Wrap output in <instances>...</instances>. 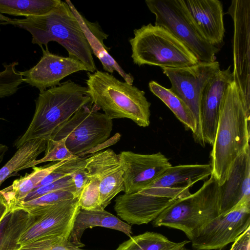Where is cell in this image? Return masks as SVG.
I'll use <instances>...</instances> for the list:
<instances>
[{
	"label": "cell",
	"instance_id": "cell-25",
	"mask_svg": "<svg viewBox=\"0 0 250 250\" xmlns=\"http://www.w3.org/2000/svg\"><path fill=\"white\" fill-rule=\"evenodd\" d=\"M47 141L33 139L25 142L20 147L13 156L0 169V186L8 178L20 171L37 158L46 148Z\"/></svg>",
	"mask_w": 250,
	"mask_h": 250
},
{
	"label": "cell",
	"instance_id": "cell-11",
	"mask_svg": "<svg viewBox=\"0 0 250 250\" xmlns=\"http://www.w3.org/2000/svg\"><path fill=\"white\" fill-rule=\"evenodd\" d=\"M250 228V201H243L195 231L189 239L195 250H221Z\"/></svg>",
	"mask_w": 250,
	"mask_h": 250
},
{
	"label": "cell",
	"instance_id": "cell-19",
	"mask_svg": "<svg viewBox=\"0 0 250 250\" xmlns=\"http://www.w3.org/2000/svg\"><path fill=\"white\" fill-rule=\"evenodd\" d=\"M220 214L243 201H250V146L233 162L227 180L219 186Z\"/></svg>",
	"mask_w": 250,
	"mask_h": 250
},
{
	"label": "cell",
	"instance_id": "cell-24",
	"mask_svg": "<svg viewBox=\"0 0 250 250\" xmlns=\"http://www.w3.org/2000/svg\"><path fill=\"white\" fill-rule=\"evenodd\" d=\"M65 161L53 162L39 167L34 166L30 173L15 180L11 185L0 191L8 204L20 201L33 191L45 176Z\"/></svg>",
	"mask_w": 250,
	"mask_h": 250
},
{
	"label": "cell",
	"instance_id": "cell-27",
	"mask_svg": "<svg viewBox=\"0 0 250 250\" xmlns=\"http://www.w3.org/2000/svg\"><path fill=\"white\" fill-rule=\"evenodd\" d=\"M61 0H0V14L25 18L46 14L55 9Z\"/></svg>",
	"mask_w": 250,
	"mask_h": 250
},
{
	"label": "cell",
	"instance_id": "cell-28",
	"mask_svg": "<svg viewBox=\"0 0 250 250\" xmlns=\"http://www.w3.org/2000/svg\"><path fill=\"white\" fill-rule=\"evenodd\" d=\"M179 243L171 241L160 233L146 231L131 236L115 250H168Z\"/></svg>",
	"mask_w": 250,
	"mask_h": 250
},
{
	"label": "cell",
	"instance_id": "cell-13",
	"mask_svg": "<svg viewBox=\"0 0 250 250\" xmlns=\"http://www.w3.org/2000/svg\"><path fill=\"white\" fill-rule=\"evenodd\" d=\"M80 208L79 199L76 198L28 211L35 215L36 219L22 234L20 244L22 246L40 238L61 237L68 239Z\"/></svg>",
	"mask_w": 250,
	"mask_h": 250
},
{
	"label": "cell",
	"instance_id": "cell-10",
	"mask_svg": "<svg viewBox=\"0 0 250 250\" xmlns=\"http://www.w3.org/2000/svg\"><path fill=\"white\" fill-rule=\"evenodd\" d=\"M169 79L170 90L186 104L195 120L197 130L195 141L204 146L201 134L200 101L204 88L209 80L220 70L218 62H199L182 68H162Z\"/></svg>",
	"mask_w": 250,
	"mask_h": 250
},
{
	"label": "cell",
	"instance_id": "cell-22",
	"mask_svg": "<svg viewBox=\"0 0 250 250\" xmlns=\"http://www.w3.org/2000/svg\"><path fill=\"white\" fill-rule=\"evenodd\" d=\"M211 174L210 164L171 166L147 188H190Z\"/></svg>",
	"mask_w": 250,
	"mask_h": 250
},
{
	"label": "cell",
	"instance_id": "cell-12",
	"mask_svg": "<svg viewBox=\"0 0 250 250\" xmlns=\"http://www.w3.org/2000/svg\"><path fill=\"white\" fill-rule=\"evenodd\" d=\"M227 14L233 23V81L250 109V0H232Z\"/></svg>",
	"mask_w": 250,
	"mask_h": 250
},
{
	"label": "cell",
	"instance_id": "cell-6",
	"mask_svg": "<svg viewBox=\"0 0 250 250\" xmlns=\"http://www.w3.org/2000/svg\"><path fill=\"white\" fill-rule=\"evenodd\" d=\"M219 197V184L211 175L195 193L166 208L152 225L179 229L190 239L195 231L220 215Z\"/></svg>",
	"mask_w": 250,
	"mask_h": 250
},
{
	"label": "cell",
	"instance_id": "cell-23",
	"mask_svg": "<svg viewBox=\"0 0 250 250\" xmlns=\"http://www.w3.org/2000/svg\"><path fill=\"white\" fill-rule=\"evenodd\" d=\"M36 219L25 209L10 210L0 222V250H19L21 237Z\"/></svg>",
	"mask_w": 250,
	"mask_h": 250
},
{
	"label": "cell",
	"instance_id": "cell-20",
	"mask_svg": "<svg viewBox=\"0 0 250 250\" xmlns=\"http://www.w3.org/2000/svg\"><path fill=\"white\" fill-rule=\"evenodd\" d=\"M78 21L84 34L92 53L100 61L103 69L107 72L113 73L116 71L129 84L133 85L134 78L130 73L125 72L115 60L110 55L104 40L108 35L105 33L98 23L87 21L76 9L69 0H65Z\"/></svg>",
	"mask_w": 250,
	"mask_h": 250
},
{
	"label": "cell",
	"instance_id": "cell-18",
	"mask_svg": "<svg viewBox=\"0 0 250 250\" xmlns=\"http://www.w3.org/2000/svg\"><path fill=\"white\" fill-rule=\"evenodd\" d=\"M203 37L218 48L224 44L225 27L223 4L218 0H179Z\"/></svg>",
	"mask_w": 250,
	"mask_h": 250
},
{
	"label": "cell",
	"instance_id": "cell-26",
	"mask_svg": "<svg viewBox=\"0 0 250 250\" xmlns=\"http://www.w3.org/2000/svg\"><path fill=\"white\" fill-rule=\"evenodd\" d=\"M148 87L150 91L171 110L185 126L191 130L194 136L197 130L196 124L191 112L184 102L169 89L156 82L150 81Z\"/></svg>",
	"mask_w": 250,
	"mask_h": 250
},
{
	"label": "cell",
	"instance_id": "cell-32",
	"mask_svg": "<svg viewBox=\"0 0 250 250\" xmlns=\"http://www.w3.org/2000/svg\"><path fill=\"white\" fill-rule=\"evenodd\" d=\"M89 176V181L78 198L80 208L86 210L104 209L101 206L99 181L95 177Z\"/></svg>",
	"mask_w": 250,
	"mask_h": 250
},
{
	"label": "cell",
	"instance_id": "cell-4",
	"mask_svg": "<svg viewBox=\"0 0 250 250\" xmlns=\"http://www.w3.org/2000/svg\"><path fill=\"white\" fill-rule=\"evenodd\" d=\"M85 83L91 103L108 118H127L141 127L149 125L150 103L144 91L100 70L88 72Z\"/></svg>",
	"mask_w": 250,
	"mask_h": 250
},
{
	"label": "cell",
	"instance_id": "cell-36",
	"mask_svg": "<svg viewBox=\"0 0 250 250\" xmlns=\"http://www.w3.org/2000/svg\"><path fill=\"white\" fill-rule=\"evenodd\" d=\"M49 250H86L81 249L71 243H70L68 240L62 241L58 244L55 245Z\"/></svg>",
	"mask_w": 250,
	"mask_h": 250
},
{
	"label": "cell",
	"instance_id": "cell-33",
	"mask_svg": "<svg viewBox=\"0 0 250 250\" xmlns=\"http://www.w3.org/2000/svg\"><path fill=\"white\" fill-rule=\"evenodd\" d=\"M64 189L74 192L76 195V190L74 182L70 175L60 179L52 183L41 187L30 192L20 201L15 202L8 205L17 202H24L40 197L48 193L58 190Z\"/></svg>",
	"mask_w": 250,
	"mask_h": 250
},
{
	"label": "cell",
	"instance_id": "cell-15",
	"mask_svg": "<svg viewBox=\"0 0 250 250\" xmlns=\"http://www.w3.org/2000/svg\"><path fill=\"white\" fill-rule=\"evenodd\" d=\"M85 160L88 174L99 181L101 206L104 209L117 194L125 190L119 154L107 149L92 154Z\"/></svg>",
	"mask_w": 250,
	"mask_h": 250
},
{
	"label": "cell",
	"instance_id": "cell-34",
	"mask_svg": "<svg viewBox=\"0 0 250 250\" xmlns=\"http://www.w3.org/2000/svg\"><path fill=\"white\" fill-rule=\"evenodd\" d=\"M85 164L86 162L70 175L74 182L78 198L83 188L90 179V177L88 174L85 168Z\"/></svg>",
	"mask_w": 250,
	"mask_h": 250
},
{
	"label": "cell",
	"instance_id": "cell-21",
	"mask_svg": "<svg viewBox=\"0 0 250 250\" xmlns=\"http://www.w3.org/2000/svg\"><path fill=\"white\" fill-rule=\"evenodd\" d=\"M101 227L121 231L131 236L130 225L104 209L86 210L80 208L75 218L68 241L79 247L84 245L81 242L82 236L86 229Z\"/></svg>",
	"mask_w": 250,
	"mask_h": 250
},
{
	"label": "cell",
	"instance_id": "cell-9",
	"mask_svg": "<svg viewBox=\"0 0 250 250\" xmlns=\"http://www.w3.org/2000/svg\"><path fill=\"white\" fill-rule=\"evenodd\" d=\"M190 194L189 188H147L118 196L114 208L118 216L129 225L146 224L168 207Z\"/></svg>",
	"mask_w": 250,
	"mask_h": 250
},
{
	"label": "cell",
	"instance_id": "cell-16",
	"mask_svg": "<svg viewBox=\"0 0 250 250\" xmlns=\"http://www.w3.org/2000/svg\"><path fill=\"white\" fill-rule=\"evenodd\" d=\"M42 56L36 65L25 71H20L24 82L42 92L47 88L60 85L65 77L78 71H86L85 65L78 60L60 56L42 48Z\"/></svg>",
	"mask_w": 250,
	"mask_h": 250
},
{
	"label": "cell",
	"instance_id": "cell-29",
	"mask_svg": "<svg viewBox=\"0 0 250 250\" xmlns=\"http://www.w3.org/2000/svg\"><path fill=\"white\" fill-rule=\"evenodd\" d=\"M77 198L76 194L69 190L61 189L44 194L36 199L24 202H17L9 205L10 210L22 208L31 209L56 204L61 202Z\"/></svg>",
	"mask_w": 250,
	"mask_h": 250
},
{
	"label": "cell",
	"instance_id": "cell-14",
	"mask_svg": "<svg viewBox=\"0 0 250 250\" xmlns=\"http://www.w3.org/2000/svg\"><path fill=\"white\" fill-rule=\"evenodd\" d=\"M119 156L124 170L125 193L147 188L172 166L161 152L143 154L124 151Z\"/></svg>",
	"mask_w": 250,
	"mask_h": 250
},
{
	"label": "cell",
	"instance_id": "cell-17",
	"mask_svg": "<svg viewBox=\"0 0 250 250\" xmlns=\"http://www.w3.org/2000/svg\"><path fill=\"white\" fill-rule=\"evenodd\" d=\"M231 66L220 70L208 82L200 101L201 134L204 145H212L221 103L229 84L233 81Z\"/></svg>",
	"mask_w": 250,
	"mask_h": 250
},
{
	"label": "cell",
	"instance_id": "cell-8",
	"mask_svg": "<svg viewBox=\"0 0 250 250\" xmlns=\"http://www.w3.org/2000/svg\"><path fill=\"white\" fill-rule=\"evenodd\" d=\"M145 2L155 15V25L165 28L182 42L199 62L216 61L219 49L203 37L179 0H146Z\"/></svg>",
	"mask_w": 250,
	"mask_h": 250
},
{
	"label": "cell",
	"instance_id": "cell-38",
	"mask_svg": "<svg viewBox=\"0 0 250 250\" xmlns=\"http://www.w3.org/2000/svg\"><path fill=\"white\" fill-rule=\"evenodd\" d=\"M189 241H184L181 242H179V244L173 247L172 248L168 250H190L188 249L185 246L188 243Z\"/></svg>",
	"mask_w": 250,
	"mask_h": 250
},
{
	"label": "cell",
	"instance_id": "cell-3",
	"mask_svg": "<svg viewBox=\"0 0 250 250\" xmlns=\"http://www.w3.org/2000/svg\"><path fill=\"white\" fill-rule=\"evenodd\" d=\"M25 132L15 143L19 148L33 139L48 140L54 131L83 106L91 103L87 88L71 80L40 93Z\"/></svg>",
	"mask_w": 250,
	"mask_h": 250
},
{
	"label": "cell",
	"instance_id": "cell-31",
	"mask_svg": "<svg viewBox=\"0 0 250 250\" xmlns=\"http://www.w3.org/2000/svg\"><path fill=\"white\" fill-rule=\"evenodd\" d=\"M16 62L9 64L3 63L4 70L0 72V98L11 96L17 92L19 86L24 82L20 71L16 67Z\"/></svg>",
	"mask_w": 250,
	"mask_h": 250
},
{
	"label": "cell",
	"instance_id": "cell-30",
	"mask_svg": "<svg viewBox=\"0 0 250 250\" xmlns=\"http://www.w3.org/2000/svg\"><path fill=\"white\" fill-rule=\"evenodd\" d=\"M44 151L43 157L29 163L22 167L20 170L33 167L46 162L67 161L77 157L73 155L66 147L65 138L58 140L51 139L47 140Z\"/></svg>",
	"mask_w": 250,
	"mask_h": 250
},
{
	"label": "cell",
	"instance_id": "cell-2",
	"mask_svg": "<svg viewBox=\"0 0 250 250\" xmlns=\"http://www.w3.org/2000/svg\"><path fill=\"white\" fill-rule=\"evenodd\" d=\"M0 24H11L28 31L32 43L42 45L48 49V43L55 41L67 51L69 57L80 61L87 69L94 73L97 68L92 52L76 17L65 1L49 13L21 19L1 21Z\"/></svg>",
	"mask_w": 250,
	"mask_h": 250
},
{
	"label": "cell",
	"instance_id": "cell-1",
	"mask_svg": "<svg viewBox=\"0 0 250 250\" xmlns=\"http://www.w3.org/2000/svg\"><path fill=\"white\" fill-rule=\"evenodd\" d=\"M250 109L233 81L227 88L220 107L212 149V174L221 186L236 159L250 146Z\"/></svg>",
	"mask_w": 250,
	"mask_h": 250
},
{
	"label": "cell",
	"instance_id": "cell-35",
	"mask_svg": "<svg viewBox=\"0 0 250 250\" xmlns=\"http://www.w3.org/2000/svg\"><path fill=\"white\" fill-rule=\"evenodd\" d=\"M250 228L245 230L234 242L229 250H250Z\"/></svg>",
	"mask_w": 250,
	"mask_h": 250
},
{
	"label": "cell",
	"instance_id": "cell-39",
	"mask_svg": "<svg viewBox=\"0 0 250 250\" xmlns=\"http://www.w3.org/2000/svg\"><path fill=\"white\" fill-rule=\"evenodd\" d=\"M8 149V147L7 146L0 144V163L2 161Z\"/></svg>",
	"mask_w": 250,
	"mask_h": 250
},
{
	"label": "cell",
	"instance_id": "cell-7",
	"mask_svg": "<svg viewBox=\"0 0 250 250\" xmlns=\"http://www.w3.org/2000/svg\"><path fill=\"white\" fill-rule=\"evenodd\" d=\"M92 103L84 105L57 127L49 139L65 138L67 149L74 156L81 157L92 152L107 140L112 130V120Z\"/></svg>",
	"mask_w": 250,
	"mask_h": 250
},
{
	"label": "cell",
	"instance_id": "cell-37",
	"mask_svg": "<svg viewBox=\"0 0 250 250\" xmlns=\"http://www.w3.org/2000/svg\"><path fill=\"white\" fill-rule=\"evenodd\" d=\"M9 211L8 202L5 196L0 190V222Z\"/></svg>",
	"mask_w": 250,
	"mask_h": 250
},
{
	"label": "cell",
	"instance_id": "cell-40",
	"mask_svg": "<svg viewBox=\"0 0 250 250\" xmlns=\"http://www.w3.org/2000/svg\"><path fill=\"white\" fill-rule=\"evenodd\" d=\"M11 19L3 16L2 15L0 14V20L1 21H10Z\"/></svg>",
	"mask_w": 250,
	"mask_h": 250
},
{
	"label": "cell",
	"instance_id": "cell-5",
	"mask_svg": "<svg viewBox=\"0 0 250 250\" xmlns=\"http://www.w3.org/2000/svg\"><path fill=\"white\" fill-rule=\"evenodd\" d=\"M129 39L133 62L167 68H182L196 64L195 55L165 28L149 23L133 31Z\"/></svg>",
	"mask_w": 250,
	"mask_h": 250
}]
</instances>
